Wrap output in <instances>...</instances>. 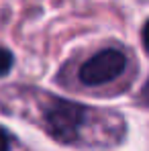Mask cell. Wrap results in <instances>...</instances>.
Listing matches in <instances>:
<instances>
[{"label":"cell","mask_w":149,"mask_h":151,"mask_svg":"<svg viewBox=\"0 0 149 151\" xmlns=\"http://www.w3.org/2000/svg\"><path fill=\"white\" fill-rule=\"evenodd\" d=\"M86 106L72 100L55 98L45 110V123L49 133L61 143H74L86 123Z\"/></svg>","instance_id":"6da1fadb"},{"label":"cell","mask_w":149,"mask_h":151,"mask_svg":"<svg viewBox=\"0 0 149 151\" xmlns=\"http://www.w3.org/2000/svg\"><path fill=\"white\" fill-rule=\"evenodd\" d=\"M141 37H143V47H145V49H147V53H149V21L145 23V27H143Z\"/></svg>","instance_id":"5b68a950"},{"label":"cell","mask_w":149,"mask_h":151,"mask_svg":"<svg viewBox=\"0 0 149 151\" xmlns=\"http://www.w3.org/2000/svg\"><path fill=\"white\" fill-rule=\"evenodd\" d=\"M141 96H143V98H145V100L149 102V80L145 82V84H143V90H141Z\"/></svg>","instance_id":"8992f818"},{"label":"cell","mask_w":149,"mask_h":151,"mask_svg":"<svg viewBox=\"0 0 149 151\" xmlns=\"http://www.w3.org/2000/svg\"><path fill=\"white\" fill-rule=\"evenodd\" d=\"M10 147V139H8V135L4 133V131H0V151H8Z\"/></svg>","instance_id":"277c9868"},{"label":"cell","mask_w":149,"mask_h":151,"mask_svg":"<svg viewBox=\"0 0 149 151\" xmlns=\"http://www.w3.org/2000/svg\"><path fill=\"white\" fill-rule=\"evenodd\" d=\"M12 63H14L12 53H10L8 49H4V47H0V78H2V76H6L8 72H10Z\"/></svg>","instance_id":"3957f363"},{"label":"cell","mask_w":149,"mask_h":151,"mask_svg":"<svg viewBox=\"0 0 149 151\" xmlns=\"http://www.w3.org/2000/svg\"><path fill=\"white\" fill-rule=\"evenodd\" d=\"M127 57L119 49H102L80 68V82L86 86L108 84L125 72Z\"/></svg>","instance_id":"7a4b0ae2"}]
</instances>
